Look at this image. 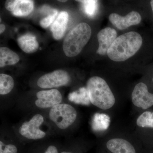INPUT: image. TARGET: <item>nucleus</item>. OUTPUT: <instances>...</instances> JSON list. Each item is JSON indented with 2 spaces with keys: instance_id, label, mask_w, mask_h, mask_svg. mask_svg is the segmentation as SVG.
I'll return each instance as SVG.
<instances>
[{
  "instance_id": "1",
  "label": "nucleus",
  "mask_w": 153,
  "mask_h": 153,
  "mask_svg": "<svg viewBox=\"0 0 153 153\" xmlns=\"http://www.w3.org/2000/svg\"><path fill=\"white\" fill-rule=\"evenodd\" d=\"M143 38L138 33L130 32L118 37L107 52L111 60L115 62L125 61L134 56L139 50Z\"/></svg>"
},
{
  "instance_id": "2",
  "label": "nucleus",
  "mask_w": 153,
  "mask_h": 153,
  "mask_svg": "<svg viewBox=\"0 0 153 153\" xmlns=\"http://www.w3.org/2000/svg\"><path fill=\"white\" fill-rule=\"evenodd\" d=\"M87 88L91 102L100 109L111 108L115 102L114 95L107 83L99 76H94L88 79Z\"/></svg>"
},
{
  "instance_id": "3",
  "label": "nucleus",
  "mask_w": 153,
  "mask_h": 153,
  "mask_svg": "<svg viewBox=\"0 0 153 153\" xmlns=\"http://www.w3.org/2000/svg\"><path fill=\"white\" fill-rule=\"evenodd\" d=\"M91 34V28L86 23H80L74 27L63 41V50L66 56L73 57L79 54L89 41Z\"/></svg>"
},
{
  "instance_id": "4",
  "label": "nucleus",
  "mask_w": 153,
  "mask_h": 153,
  "mask_svg": "<svg viewBox=\"0 0 153 153\" xmlns=\"http://www.w3.org/2000/svg\"><path fill=\"white\" fill-rule=\"evenodd\" d=\"M77 113L73 107L68 104H59L51 108L49 112L51 120L61 129H65L74 123Z\"/></svg>"
},
{
  "instance_id": "5",
  "label": "nucleus",
  "mask_w": 153,
  "mask_h": 153,
  "mask_svg": "<svg viewBox=\"0 0 153 153\" xmlns=\"http://www.w3.org/2000/svg\"><path fill=\"white\" fill-rule=\"evenodd\" d=\"M44 121V117L41 115H35L30 121L22 124L19 128V133L28 139L43 138L46 136V133L40 130V126Z\"/></svg>"
},
{
  "instance_id": "6",
  "label": "nucleus",
  "mask_w": 153,
  "mask_h": 153,
  "mask_svg": "<svg viewBox=\"0 0 153 153\" xmlns=\"http://www.w3.org/2000/svg\"><path fill=\"white\" fill-rule=\"evenodd\" d=\"M70 80V76L66 71L57 70L41 76L37 85L41 88H52L67 85Z\"/></svg>"
},
{
  "instance_id": "7",
  "label": "nucleus",
  "mask_w": 153,
  "mask_h": 153,
  "mask_svg": "<svg viewBox=\"0 0 153 153\" xmlns=\"http://www.w3.org/2000/svg\"><path fill=\"white\" fill-rule=\"evenodd\" d=\"M133 104L137 107L146 109L153 105V94L148 91L147 86L140 82L135 86L131 94Z\"/></svg>"
},
{
  "instance_id": "8",
  "label": "nucleus",
  "mask_w": 153,
  "mask_h": 153,
  "mask_svg": "<svg viewBox=\"0 0 153 153\" xmlns=\"http://www.w3.org/2000/svg\"><path fill=\"white\" fill-rule=\"evenodd\" d=\"M38 99L36 101V106L40 108H52L60 104L62 97L59 91L56 89L39 91L36 94Z\"/></svg>"
},
{
  "instance_id": "9",
  "label": "nucleus",
  "mask_w": 153,
  "mask_h": 153,
  "mask_svg": "<svg viewBox=\"0 0 153 153\" xmlns=\"http://www.w3.org/2000/svg\"><path fill=\"white\" fill-rule=\"evenodd\" d=\"M110 22L120 30H123L133 25H138L141 21V17L138 12L132 11L125 16L113 13L109 16Z\"/></svg>"
},
{
  "instance_id": "10",
  "label": "nucleus",
  "mask_w": 153,
  "mask_h": 153,
  "mask_svg": "<svg viewBox=\"0 0 153 153\" xmlns=\"http://www.w3.org/2000/svg\"><path fill=\"white\" fill-rule=\"evenodd\" d=\"M5 7L14 16H26L33 12L34 2L30 0H7Z\"/></svg>"
},
{
  "instance_id": "11",
  "label": "nucleus",
  "mask_w": 153,
  "mask_h": 153,
  "mask_svg": "<svg viewBox=\"0 0 153 153\" xmlns=\"http://www.w3.org/2000/svg\"><path fill=\"white\" fill-rule=\"evenodd\" d=\"M117 33L114 29L106 27L100 30L97 34L99 47L97 54L102 55L107 54L108 51L117 38Z\"/></svg>"
},
{
  "instance_id": "12",
  "label": "nucleus",
  "mask_w": 153,
  "mask_h": 153,
  "mask_svg": "<svg viewBox=\"0 0 153 153\" xmlns=\"http://www.w3.org/2000/svg\"><path fill=\"white\" fill-rule=\"evenodd\" d=\"M68 20V13L66 11H62L51 25L52 36L55 40H60L63 38L66 32Z\"/></svg>"
},
{
  "instance_id": "13",
  "label": "nucleus",
  "mask_w": 153,
  "mask_h": 153,
  "mask_svg": "<svg viewBox=\"0 0 153 153\" xmlns=\"http://www.w3.org/2000/svg\"><path fill=\"white\" fill-rule=\"evenodd\" d=\"M106 146L113 153H136L133 146L123 139L114 138L109 140L107 143Z\"/></svg>"
},
{
  "instance_id": "14",
  "label": "nucleus",
  "mask_w": 153,
  "mask_h": 153,
  "mask_svg": "<svg viewBox=\"0 0 153 153\" xmlns=\"http://www.w3.org/2000/svg\"><path fill=\"white\" fill-rule=\"evenodd\" d=\"M18 43L20 48L27 53H34L39 48L36 37L30 33L20 36L18 39Z\"/></svg>"
},
{
  "instance_id": "15",
  "label": "nucleus",
  "mask_w": 153,
  "mask_h": 153,
  "mask_svg": "<svg viewBox=\"0 0 153 153\" xmlns=\"http://www.w3.org/2000/svg\"><path fill=\"white\" fill-rule=\"evenodd\" d=\"M20 57L16 52L7 47L0 48V67L13 65L18 63Z\"/></svg>"
},
{
  "instance_id": "16",
  "label": "nucleus",
  "mask_w": 153,
  "mask_h": 153,
  "mask_svg": "<svg viewBox=\"0 0 153 153\" xmlns=\"http://www.w3.org/2000/svg\"><path fill=\"white\" fill-rule=\"evenodd\" d=\"M68 99L75 103L84 105H89L91 102L88 91L84 87L69 94Z\"/></svg>"
},
{
  "instance_id": "17",
  "label": "nucleus",
  "mask_w": 153,
  "mask_h": 153,
  "mask_svg": "<svg viewBox=\"0 0 153 153\" xmlns=\"http://www.w3.org/2000/svg\"><path fill=\"white\" fill-rule=\"evenodd\" d=\"M110 123V118L105 114L97 113L94 116L92 122V128L97 131L106 130Z\"/></svg>"
},
{
  "instance_id": "18",
  "label": "nucleus",
  "mask_w": 153,
  "mask_h": 153,
  "mask_svg": "<svg viewBox=\"0 0 153 153\" xmlns=\"http://www.w3.org/2000/svg\"><path fill=\"white\" fill-rule=\"evenodd\" d=\"M14 81L12 76L7 74H0V94H8L13 90Z\"/></svg>"
},
{
  "instance_id": "19",
  "label": "nucleus",
  "mask_w": 153,
  "mask_h": 153,
  "mask_svg": "<svg viewBox=\"0 0 153 153\" xmlns=\"http://www.w3.org/2000/svg\"><path fill=\"white\" fill-rule=\"evenodd\" d=\"M137 124L140 127L153 128V112L145 111L137 119Z\"/></svg>"
},
{
  "instance_id": "20",
  "label": "nucleus",
  "mask_w": 153,
  "mask_h": 153,
  "mask_svg": "<svg viewBox=\"0 0 153 153\" xmlns=\"http://www.w3.org/2000/svg\"><path fill=\"white\" fill-rule=\"evenodd\" d=\"M82 4L85 13L89 16H93L95 14L97 8V1L93 0L79 1Z\"/></svg>"
},
{
  "instance_id": "21",
  "label": "nucleus",
  "mask_w": 153,
  "mask_h": 153,
  "mask_svg": "<svg viewBox=\"0 0 153 153\" xmlns=\"http://www.w3.org/2000/svg\"><path fill=\"white\" fill-rule=\"evenodd\" d=\"M58 11L55 9H52L49 16L44 18L40 21V25L42 27L47 28L53 24L57 16Z\"/></svg>"
},
{
  "instance_id": "22",
  "label": "nucleus",
  "mask_w": 153,
  "mask_h": 153,
  "mask_svg": "<svg viewBox=\"0 0 153 153\" xmlns=\"http://www.w3.org/2000/svg\"><path fill=\"white\" fill-rule=\"evenodd\" d=\"M17 149L13 145H5L3 149L2 144L0 142V153H17Z\"/></svg>"
},
{
  "instance_id": "23",
  "label": "nucleus",
  "mask_w": 153,
  "mask_h": 153,
  "mask_svg": "<svg viewBox=\"0 0 153 153\" xmlns=\"http://www.w3.org/2000/svg\"><path fill=\"white\" fill-rule=\"evenodd\" d=\"M44 153H58L57 149L55 146H50L47 148Z\"/></svg>"
},
{
  "instance_id": "24",
  "label": "nucleus",
  "mask_w": 153,
  "mask_h": 153,
  "mask_svg": "<svg viewBox=\"0 0 153 153\" xmlns=\"http://www.w3.org/2000/svg\"><path fill=\"white\" fill-rule=\"evenodd\" d=\"M5 26L3 24H1L0 25V33L2 34V33H4V31L5 30Z\"/></svg>"
},
{
  "instance_id": "25",
  "label": "nucleus",
  "mask_w": 153,
  "mask_h": 153,
  "mask_svg": "<svg viewBox=\"0 0 153 153\" xmlns=\"http://www.w3.org/2000/svg\"><path fill=\"white\" fill-rule=\"evenodd\" d=\"M151 7H152V10L153 13V0L151 1Z\"/></svg>"
},
{
  "instance_id": "26",
  "label": "nucleus",
  "mask_w": 153,
  "mask_h": 153,
  "mask_svg": "<svg viewBox=\"0 0 153 153\" xmlns=\"http://www.w3.org/2000/svg\"><path fill=\"white\" fill-rule=\"evenodd\" d=\"M61 153H72L69 152H61Z\"/></svg>"
},
{
  "instance_id": "27",
  "label": "nucleus",
  "mask_w": 153,
  "mask_h": 153,
  "mask_svg": "<svg viewBox=\"0 0 153 153\" xmlns=\"http://www.w3.org/2000/svg\"><path fill=\"white\" fill-rule=\"evenodd\" d=\"M59 1L62 2H65L67 1Z\"/></svg>"
},
{
  "instance_id": "28",
  "label": "nucleus",
  "mask_w": 153,
  "mask_h": 153,
  "mask_svg": "<svg viewBox=\"0 0 153 153\" xmlns=\"http://www.w3.org/2000/svg\"></svg>"
}]
</instances>
